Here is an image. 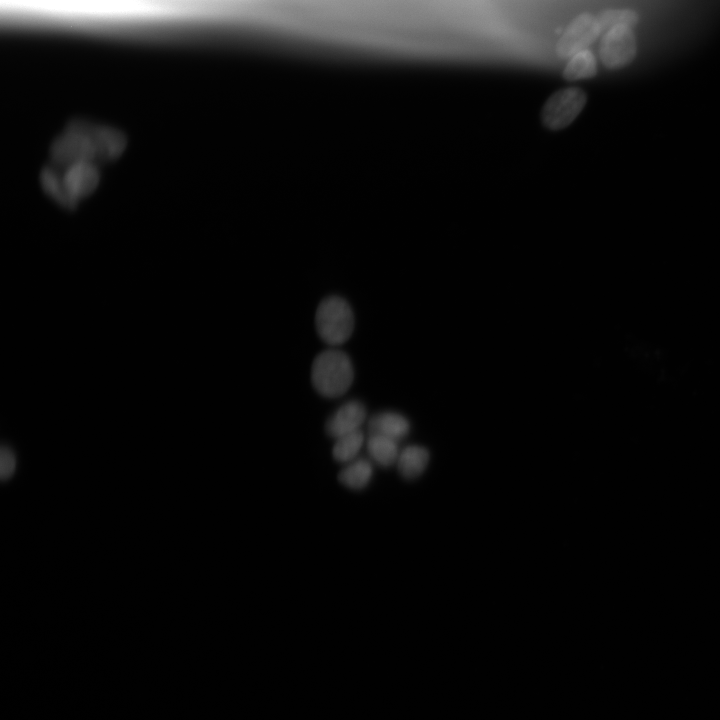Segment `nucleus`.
<instances>
[{
    "mask_svg": "<svg viewBox=\"0 0 720 720\" xmlns=\"http://www.w3.org/2000/svg\"><path fill=\"white\" fill-rule=\"evenodd\" d=\"M50 158L55 167L63 169L77 162L100 161L92 122L72 119L50 146Z\"/></svg>",
    "mask_w": 720,
    "mask_h": 720,
    "instance_id": "1",
    "label": "nucleus"
},
{
    "mask_svg": "<svg viewBox=\"0 0 720 720\" xmlns=\"http://www.w3.org/2000/svg\"><path fill=\"white\" fill-rule=\"evenodd\" d=\"M39 179L45 193L61 206L71 210L77 207L78 201L68 193L63 182L62 173L58 171L57 167H44L40 172Z\"/></svg>",
    "mask_w": 720,
    "mask_h": 720,
    "instance_id": "11",
    "label": "nucleus"
},
{
    "mask_svg": "<svg viewBox=\"0 0 720 720\" xmlns=\"http://www.w3.org/2000/svg\"><path fill=\"white\" fill-rule=\"evenodd\" d=\"M373 476V466L370 461L364 458L354 459L346 463L338 474L339 482L352 490L364 489Z\"/></svg>",
    "mask_w": 720,
    "mask_h": 720,
    "instance_id": "12",
    "label": "nucleus"
},
{
    "mask_svg": "<svg viewBox=\"0 0 720 720\" xmlns=\"http://www.w3.org/2000/svg\"><path fill=\"white\" fill-rule=\"evenodd\" d=\"M367 418L364 404L358 400H350L342 404L326 421L325 431L332 438L360 430Z\"/></svg>",
    "mask_w": 720,
    "mask_h": 720,
    "instance_id": "8",
    "label": "nucleus"
},
{
    "mask_svg": "<svg viewBox=\"0 0 720 720\" xmlns=\"http://www.w3.org/2000/svg\"><path fill=\"white\" fill-rule=\"evenodd\" d=\"M16 456L9 446H2L0 450V477L3 481L9 480L16 469Z\"/></svg>",
    "mask_w": 720,
    "mask_h": 720,
    "instance_id": "17",
    "label": "nucleus"
},
{
    "mask_svg": "<svg viewBox=\"0 0 720 720\" xmlns=\"http://www.w3.org/2000/svg\"><path fill=\"white\" fill-rule=\"evenodd\" d=\"M604 33L597 15L584 12L574 17L559 37L555 52L561 59H569L589 47Z\"/></svg>",
    "mask_w": 720,
    "mask_h": 720,
    "instance_id": "4",
    "label": "nucleus"
},
{
    "mask_svg": "<svg viewBox=\"0 0 720 720\" xmlns=\"http://www.w3.org/2000/svg\"><path fill=\"white\" fill-rule=\"evenodd\" d=\"M366 447L370 458L381 467L396 464L400 453L397 440L382 435H370Z\"/></svg>",
    "mask_w": 720,
    "mask_h": 720,
    "instance_id": "13",
    "label": "nucleus"
},
{
    "mask_svg": "<svg viewBox=\"0 0 720 720\" xmlns=\"http://www.w3.org/2000/svg\"><path fill=\"white\" fill-rule=\"evenodd\" d=\"M429 460L430 453L424 446L409 445L400 450L396 465L403 478L412 480L423 474Z\"/></svg>",
    "mask_w": 720,
    "mask_h": 720,
    "instance_id": "10",
    "label": "nucleus"
},
{
    "mask_svg": "<svg viewBox=\"0 0 720 720\" xmlns=\"http://www.w3.org/2000/svg\"><path fill=\"white\" fill-rule=\"evenodd\" d=\"M318 336L331 346L346 342L354 330V314L350 304L340 296H328L318 305L315 313Z\"/></svg>",
    "mask_w": 720,
    "mask_h": 720,
    "instance_id": "3",
    "label": "nucleus"
},
{
    "mask_svg": "<svg viewBox=\"0 0 720 720\" xmlns=\"http://www.w3.org/2000/svg\"><path fill=\"white\" fill-rule=\"evenodd\" d=\"M636 54L637 42L632 28L618 26L604 32L599 55L606 68H623L634 60Z\"/></svg>",
    "mask_w": 720,
    "mask_h": 720,
    "instance_id": "6",
    "label": "nucleus"
},
{
    "mask_svg": "<svg viewBox=\"0 0 720 720\" xmlns=\"http://www.w3.org/2000/svg\"><path fill=\"white\" fill-rule=\"evenodd\" d=\"M364 439V433L361 430L335 439L336 442L332 449L333 458L344 464L353 461L359 454L363 446Z\"/></svg>",
    "mask_w": 720,
    "mask_h": 720,
    "instance_id": "15",
    "label": "nucleus"
},
{
    "mask_svg": "<svg viewBox=\"0 0 720 720\" xmlns=\"http://www.w3.org/2000/svg\"><path fill=\"white\" fill-rule=\"evenodd\" d=\"M597 71V59L590 49H586L568 59L563 77L570 81L588 79L594 77Z\"/></svg>",
    "mask_w": 720,
    "mask_h": 720,
    "instance_id": "14",
    "label": "nucleus"
},
{
    "mask_svg": "<svg viewBox=\"0 0 720 720\" xmlns=\"http://www.w3.org/2000/svg\"><path fill=\"white\" fill-rule=\"evenodd\" d=\"M62 177L68 193L79 202L97 188L100 171L95 162L82 161L64 168Z\"/></svg>",
    "mask_w": 720,
    "mask_h": 720,
    "instance_id": "7",
    "label": "nucleus"
},
{
    "mask_svg": "<svg viewBox=\"0 0 720 720\" xmlns=\"http://www.w3.org/2000/svg\"><path fill=\"white\" fill-rule=\"evenodd\" d=\"M354 379L350 357L338 349L320 352L311 366V382L323 397L336 398L345 394Z\"/></svg>",
    "mask_w": 720,
    "mask_h": 720,
    "instance_id": "2",
    "label": "nucleus"
},
{
    "mask_svg": "<svg viewBox=\"0 0 720 720\" xmlns=\"http://www.w3.org/2000/svg\"><path fill=\"white\" fill-rule=\"evenodd\" d=\"M597 17L604 32L618 26L633 28L639 22V15L631 9H607Z\"/></svg>",
    "mask_w": 720,
    "mask_h": 720,
    "instance_id": "16",
    "label": "nucleus"
},
{
    "mask_svg": "<svg viewBox=\"0 0 720 720\" xmlns=\"http://www.w3.org/2000/svg\"><path fill=\"white\" fill-rule=\"evenodd\" d=\"M586 93L575 87L555 92L546 101L541 117L544 125L559 130L570 125L585 107Z\"/></svg>",
    "mask_w": 720,
    "mask_h": 720,
    "instance_id": "5",
    "label": "nucleus"
},
{
    "mask_svg": "<svg viewBox=\"0 0 720 720\" xmlns=\"http://www.w3.org/2000/svg\"><path fill=\"white\" fill-rule=\"evenodd\" d=\"M368 430L370 435H382L398 441L409 433L410 422L401 413L383 411L368 420Z\"/></svg>",
    "mask_w": 720,
    "mask_h": 720,
    "instance_id": "9",
    "label": "nucleus"
}]
</instances>
